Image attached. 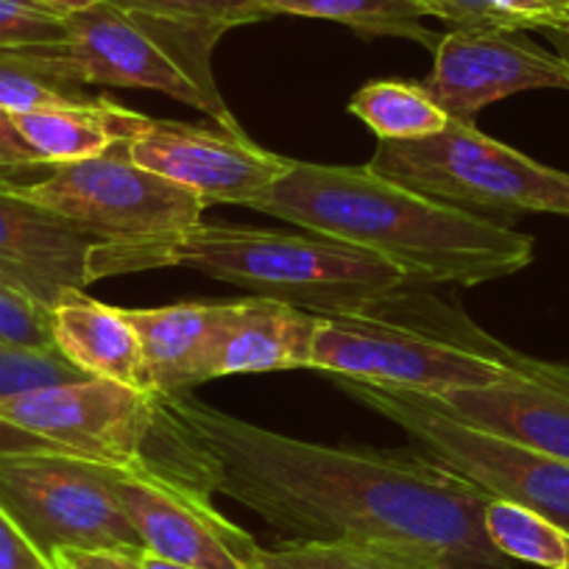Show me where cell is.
I'll return each mask as SVG.
<instances>
[{"label":"cell","mask_w":569,"mask_h":569,"mask_svg":"<svg viewBox=\"0 0 569 569\" xmlns=\"http://www.w3.org/2000/svg\"><path fill=\"white\" fill-rule=\"evenodd\" d=\"M76 380H87V375H81L59 349L0 341V399Z\"/></svg>","instance_id":"484cf974"},{"label":"cell","mask_w":569,"mask_h":569,"mask_svg":"<svg viewBox=\"0 0 569 569\" xmlns=\"http://www.w3.org/2000/svg\"><path fill=\"white\" fill-rule=\"evenodd\" d=\"M68 37V18L37 7L34 0H0V51L48 46Z\"/></svg>","instance_id":"83f0119b"},{"label":"cell","mask_w":569,"mask_h":569,"mask_svg":"<svg viewBox=\"0 0 569 569\" xmlns=\"http://www.w3.org/2000/svg\"><path fill=\"white\" fill-rule=\"evenodd\" d=\"M262 7L277 14L330 20L363 37H397L413 40L427 51H436L441 37L427 29V12L416 0H260Z\"/></svg>","instance_id":"ffe728a7"},{"label":"cell","mask_w":569,"mask_h":569,"mask_svg":"<svg viewBox=\"0 0 569 569\" xmlns=\"http://www.w3.org/2000/svg\"><path fill=\"white\" fill-rule=\"evenodd\" d=\"M154 421V393L87 377L0 399V452L131 467L146 458Z\"/></svg>","instance_id":"9c48e42d"},{"label":"cell","mask_w":569,"mask_h":569,"mask_svg":"<svg viewBox=\"0 0 569 569\" xmlns=\"http://www.w3.org/2000/svg\"><path fill=\"white\" fill-rule=\"evenodd\" d=\"M37 7L48 9V12H57L62 14V18H68V14H76L81 12V9H90L92 3H98V0H34Z\"/></svg>","instance_id":"d590c367"},{"label":"cell","mask_w":569,"mask_h":569,"mask_svg":"<svg viewBox=\"0 0 569 569\" xmlns=\"http://www.w3.org/2000/svg\"><path fill=\"white\" fill-rule=\"evenodd\" d=\"M489 7L508 29L517 31H536L569 18V0H489Z\"/></svg>","instance_id":"f546056e"},{"label":"cell","mask_w":569,"mask_h":569,"mask_svg":"<svg viewBox=\"0 0 569 569\" xmlns=\"http://www.w3.org/2000/svg\"><path fill=\"white\" fill-rule=\"evenodd\" d=\"M522 358L478 330L467 316H458L445 330H425L391 319L382 305L366 313L321 316L308 369L393 391L445 397L506 380Z\"/></svg>","instance_id":"5b68a950"},{"label":"cell","mask_w":569,"mask_h":569,"mask_svg":"<svg viewBox=\"0 0 569 569\" xmlns=\"http://www.w3.org/2000/svg\"><path fill=\"white\" fill-rule=\"evenodd\" d=\"M0 569H51V561L26 539L23 530L0 508Z\"/></svg>","instance_id":"1f68e13d"},{"label":"cell","mask_w":569,"mask_h":569,"mask_svg":"<svg viewBox=\"0 0 569 569\" xmlns=\"http://www.w3.org/2000/svg\"><path fill=\"white\" fill-rule=\"evenodd\" d=\"M142 352L146 391L184 393L210 380V355L223 302H182L168 308H123Z\"/></svg>","instance_id":"e0dca14e"},{"label":"cell","mask_w":569,"mask_h":569,"mask_svg":"<svg viewBox=\"0 0 569 569\" xmlns=\"http://www.w3.org/2000/svg\"><path fill=\"white\" fill-rule=\"evenodd\" d=\"M12 184H0V279L53 310L62 297L92 282L96 240L20 196Z\"/></svg>","instance_id":"9a60e30c"},{"label":"cell","mask_w":569,"mask_h":569,"mask_svg":"<svg viewBox=\"0 0 569 569\" xmlns=\"http://www.w3.org/2000/svg\"><path fill=\"white\" fill-rule=\"evenodd\" d=\"M433 53V70L421 87L461 123H475L480 109L513 92L569 90V64L517 29H452Z\"/></svg>","instance_id":"7c38bea8"},{"label":"cell","mask_w":569,"mask_h":569,"mask_svg":"<svg viewBox=\"0 0 569 569\" xmlns=\"http://www.w3.org/2000/svg\"><path fill=\"white\" fill-rule=\"evenodd\" d=\"M223 29L120 12L103 0L68 14V37L48 46L9 48L7 57L68 87L157 90L201 109L218 129L243 134L212 76Z\"/></svg>","instance_id":"277c9868"},{"label":"cell","mask_w":569,"mask_h":569,"mask_svg":"<svg viewBox=\"0 0 569 569\" xmlns=\"http://www.w3.org/2000/svg\"><path fill=\"white\" fill-rule=\"evenodd\" d=\"M142 550L120 547H59L48 556L51 569H142Z\"/></svg>","instance_id":"f1b7e54d"},{"label":"cell","mask_w":569,"mask_h":569,"mask_svg":"<svg viewBox=\"0 0 569 569\" xmlns=\"http://www.w3.org/2000/svg\"><path fill=\"white\" fill-rule=\"evenodd\" d=\"M536 31H539V34H545L547 40L552 42V53H556V57H561L563 62L569 64V18L556 20V23H547Z\"/></svg>","instance_id":"836d02e7"},{"label":"cell","mask_w":569,"mask_h":569,"mask_svg":"<svg viewBox=\"0 0 569 569\" xmlns=\"http://www.w3.org/2000/svg\"><path fill=\"white\" fill-rule=\"evenodd\" d=\"M146 458L260 513L288 541L402 547L458 569L513 567L483 528L491 497L416 452L299 441L188 393H162Z\"/></svg>","instance_id":"6da1fadb"},{"label":"cell","mask_w":569,"mask_h":569,"mask_svg":"<svg viewBox=\"0 0 569 569\" xmlns=\"http://www.w3.org/2000/svg\"><path fill=\"white\" fill-rule=\"evenodd\" d=\"M114 497L142 550L196 569H251L262 547L229 522L210 495L162 472L149 458L109 467Z\"/></svg>","instance_id":"8fae6325"},{"label":"cell","mask_w":569,"mask_h":569,"mask_svg":"<svg viewBox=\"0 0 569 569\" xmlns=\"http://www.w3.org/2000/svg\"><path fill=\"white\" fill-rule=\"evenodd\" d=\"M154 118L123 109L120 103L101 98L92 107L37 109V112L14 114L20 134L37 151L46 166H68V162L92 160L118 142L134 140Z\"/></svg>","instance_id":"d6986e66"},{"label":"cell","mask_w":569,"mask_h":569,"mask_svg":"<svg viewBox=\"0 0 569 569\" xmlns=\"http://www.w3.org/2000/svg\"><path fill=\"white\" fill-rule=\"evenodd\" d=\"M430 399L483 433L569 463V366L522 358L506 380Z\"/></svg>","instance_id":"5bb4252c"},{"label":"cell","mask_w":569,"mask_h":569,"mask_svg":"<svg viewBox=\"0 0 569 569\" xmlns=\"http://www.w3.org/2000/svg\"><path fill=\"white\" fill-rule=\"evenodd\" d=\"M0 341L34 349H57L51 310L3 279H0Z\"/></svg>","instance_id":"4316f807"},{"label":"cell","mask_w":569,"mask_h":569,"mask_svg":"<svg viewBox=\"0 0 569 569\" xmlns=\"http://www.w3.org/2000/svg\"><path fill=\"white\" fill-rule=\"evenodd\" d=\"M321 316L268 297L223 302L210 355V380L229 375L308 369Z\"/></svg>","instance_id":"2e32d148"},{"label":"cell","mask_w":569,"mask_h":569,"mask_svg":"<svg viewBox=\"0 0 569 569\" xmlns=\"http://www.w3.org/2000/svg\"><path fill=\"white\" fill-rule=\"evenodd\" d=\"M349 397L402 427L405 433L458 478L491 500H508L569 533V463L500 439L447 413L425 393L393 391L332 377Z\"/></svg>","instance_id":"52a82bcc"},{"label":"cell","mask_w":569,"mask_h":569,"mask_svg":"<svg viewBox=\"0 0 569 569\" xmlns=\"http://www.w3.org/2000/svg\"><path fill=\"white\" fill-rule=\"evenodd\" d=\"M103 3L120 12L173 20V23L212 26L223 31L273 18L260 0H103Z\"/></svg>","instance_id":"cb8c5ba5"},{"label":"cell","mask_w":569,"mask_h":569,"mask_svg":"<svg viewBox=\"0 0 569 569\" xmlns=\"http://www.w3.org/2000/svg\"><path fill=\"white\" fill-rule=\"evenodd\" d=\"M51 325L53 343L81 375L146 391L140 341L123 308L73 291L51 310Z\"/></svg>","instance_id":"ac0fdd59"},{"label":"cell","mask_w":569,"mask_h":569,"mask_svg":"<svg viewBox=\"0 0 569 569\" xmlns=\"http://www.w3.org/2000/svg\"><path fill=\"white\" fill-rule=\"evenodd\" d=\"M366 168L480 216L550 212L569 218V173L541 166L461 120L421 140H380Z\"/></svg>","instance_id":"8992f818"},{"label":"cell","mask_w":569,"mask_h":569,"mask_svg":"<svg viewBox=\"0 0 569 569\" xmlns=\"http://www.w3.org/2000/svg\"><path fill=\"white\" fill-rule=\"evenodd\" d=\"M251 569H458L439 558L386 545H352V541H284L262 547Z\"/></svg>","instance_id":"7402d4cb"},{"label":"cell","mask_w":569,"mask_h":569,"mask_svg":"<svg viewBox=\"0 0 569 569\" xmlns=\"http://www.w3.org/2000/svg\"><path fill=\"white\" fill-rule=\"evenodd\" d=\"M126 151L134 166L182 184L204 207H249L291 166V160L260 149L246 134L157 118L126 142Z\"/></svg>","instance_id":"4fadbf2b"},{"label":"cell","mask_w":569,"mask_h":569,"mask_svg":"<svg viewBox=\"0 0 569 569\" xmlns=\"http://www.w3.org/2000/svg\"><path fill=\"white\" fill-rule=\"evenodd\" d=\"M427 12V18H439L450 23L452 29H469V26H500L508 29L489 0H416Z\"/></svg>","instance_id":"4dcf8cb0"},{"label":"cell","mask_w":569,"mask_h":569,"mask_svg":"<svg viewBox=\"0 0 569 569\" xmlns=\"http://www.w3.org/2000/svg\"><path fill=\"white\" fill-rule=\"evenodd\" d=\"M12 190L103 243H140L201 223L204 204L171 179L134 166L118 142L92 160L53 166Z\"/></svg>","instance_id":"ba28073f"},{"label":"cell","mask_w":569,"mask_h":569,"mask_svg":"<svg viewBox=\"0 0 569 569\" xmlns=\"http://www.w3.org/2000/svg\"><path fill=\"white\" fill-rule=\"evenodd\" d=\"M251 210L358 246L425 284L511 277L533 262V238L480 212L402 188L366 166L293 162L251 201Z\"/></svg>","instance_id":"7a4b0ae2"},{"label":"cell","mask_w":569,"mask_h":569,"mask_svg":"<svg viewBox=\"0 0 569 569\" xmlns=\"http://www.w3.org/2000/svg\"><path fill=\"white\" fill-rule=\"evenodd\" d=\"M53 166H42V168H20V166H7V162H0V184H12V182H34L31 173H48Z\"/></svg>","instance_id":"e575fe53"},{"label":"cell","mask_w":569,"mask_h":569,"mask_svg":"<svg viewBox=\"0 0 569 569\" xmlns=\"http://www.w3.org/2000/svg\"><path fill=\"white\" fill-rule=\"evenodd\" d=\"M140 561H142V569H196V567H184V563H173V561H166V558H160V556H151V552H146V550H142Z\"/></svg>","instance_id":"8d00e7d4"},{"label":"cell","mask_w":569,"mask_h":569,"mask_svg":"<svg viewBox=\"0 0 569 569\" xmlns=\"http://www.w3.org/2000/svg\"><path fill=\"white\" fill-rule=\"evenodd\" d=\"M0 162L20 168L46 166V162L37 157V151L26 142V137L20 134L18 123H14V114L7 112V109H0Z\"/></svg>","instance_id":"d6a6232c"},{"label":"cell","mask_w":569,"mask_h":569,"mask_svg":"<svg viewBox=\"0 0 569 569\" xmlns=\"http://www.w3.org/2000/svg\"><path fill=\"white\" fill-rule=\"evenodd\" d=\"M483 528L497 550L511 561L536 563L545 569H569V533L550 519L513 506L508 500H489Z\"/></svg>","instance_id":"603a6c76"},{"label":"cell","mask_w":569,"mask_h":569,"mask_svg":"<svg viewBox=\"0 0 569 569\" xmlns=\"http://www.w3.org/2000/svg\"><path fill=\"white\" fill-rule=\"evenodd\" d=\"M101 98L87 96L84 87L57 84L37 70L26 68L18 59L0 51V109L12 114L37 112V109L92 107Z\"/></svg>","instance_id":"d4e9b609"},{"label":"cell","mask_w":569,"mask_h":569,"mask_svg":"<svg viewBox=\"0 0 569 569\" xmlns=\"http://www.w3.org/2000/svg\"><path fill=\"white\" fill-rule=\"evenodd\" d=\"M349 112L380 140H421L450 126V114L427 96L425 87L410 81H371L349 101Z\"/></svg>","instance_id":"44dd1931"},{"label":"cell","mask_w":569,"mask_h":569,"mask_svg":"<svg viewBox=\"0 0 569 569\" xmlns=\"http://www.w3.org/2000/svg\"><path fill=\"white\" fill-rule=\"evenodd\" d=\"M184 266L254 297L279 299L316 316L377 310L419 284L371 251L321 234L249 227H196L140 243H103L90 251V279Z\"/></svg>","instance_id":"3957f363"},{"label":"cell","mask_w":569,"mask_h":569,"mask_svg":"<svg viewBox=\"0 0 569 569\" xmlns=\"http://www.w3.org/2000/svg\"><path fill=\"white\" fill-rule=\"evenodd\" d=\"M0 508L46 558L59 547L142 550L103 463L0 452Z\"/></svg>","instance_id":"30bf717a"}]
</instances>
